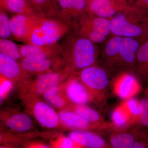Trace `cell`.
Masks as SVG:
<instances>
[{"instance_id": "18", "label": "cell", "mask_w": 148, "mask_h": 148, "mask_svg": "<svg viewBox=\"0 0 148 148\" xmlns=\"http://www.w3.org/2000/svg\"><path fill=\"white\" fill-rule=\"evenodd\" d=\"M23 69L31 75H39L52 71L53 68L63 66L60 58L55 60L33 58H23L20 63Z\"/></svg>"}, {"instance_id": "23", "label": "cell", "mask_w": 148, "mask_h": 148, "mask_svg": "<svg viewBox=\"0 0 148 148\" xmlns=\"http://www.w3.org/2000/svg\"><path fill=\"white\" fill-rule=\"evenodd\" d=\"M133 74L148 84V38L141 44L138 49Z\"/></svg>"}, {"instance_id": "12", "label": "cell", "mask_w": 148, "mask_h": 148, "mask_svg": "<svg viewBox=\"0 0 148 148\" xmlns=\"http://www.w3.org/2000/svg\"><path fill=\"white\" fill-rule=\"evenodd\" d=\"M1 76L16 86L32 77L16 60L0 53Z\"/></svg>"}, {"instance_id": "32", "label": "cell", "mask_w": 148, "mask_h": 148, "mask_svg": "<svg viewBox=\"0 0 148 148\" xmlns=\"http://www.w3.org/2000/svg\"><path fill=\"white\" fill-rule=\"evenodd\" d=\"M123 103L129 113L132 119L137 118L140 115L139 102L136 99L132 98H128L126 99Z\"/></svg>"}, {"instance_id": "39", "label": "cell", "mask_w": 148, "mask_h": 148, "mask_svg": "<svg viewBox=\"0 0 148 148\" xmlns=\"http://www.w3.org/2000/svg\"><path fill=\"white\" fill-rule=\"evenodd\" d=\"M147 93L148 94V88L147 90Z\"/></svg>"}, {"instance_id": "21", "label": "cell", "mask_w": 148, "mask_h": 148, "mask_svg": "<svg viewBox=\"0 0 148 148\" xmlns=\"http://www.w3.org/2000/svg\"><path fill=\"white\" fill-rule=\"evenodd\" d=\"M138 138L137 129L114 130L110 138L112 148H132Z\"/></svg>"}, {"instance_id": "38", "label": "cell", "mask_w": 148, "mask_h": 148, "mask_svg": "<svg viewBox=\"0 0 148 148\" xmlns=\"http://www.w3.org/2000/svg\"><path fill=\"white\" fill-rule=\"evenodd\" d=\"M54 1H56V2L58 3V1H59V0H54Z\"/></svg>"}, {"instance_id": "1", "label": "cell", "mask_w": 148, "mask_h": 148, "mask_svg": "<svg viewBox=\"0 0 148 148\" xmlns=\"http://www.w3.org/2000/svg\"><path fill=\"white\" fill-rule=\"evenodd\" d=\"M61 45L59 58L65 68L77 75L83 69L97 65L100 51L97 44L76 33Z\"/></svg>"}, {"instance_id": "7", "label": "cell", "mask_w": 148, "mask_h": 148, "mask_svg": "<svg viewBox=\"0 0 148 148\" xmlns=\"http://www.w3.org/2000/svg\"><path fill=\"white\" fill-rule=\"evenodd\" d=\"M77 75L90 91L94 102L101 103L106 101L111 75L108 71L96 65L83 69Z\"/></svg>"}, {"instance_id": "11", "label": "cell", "mask_w": 148, "mask_h": 148, "mask_svg": "<svg viewBox=\"0 0 148 148\" xmlns=\"http://www.w3.org/2000/svg\"><path fill=\"white\" fill-rule=\"evenodd\" d=\"M57 113L61 124L66 130L101 131L108 130L110 127L92 123L71 110L57 111Z\"/></svg>"}, {"instance_id": "17", "label": "cell", "mask_w": 148, "mask_h": 148, "mask_svg": "<svg viewBox=\"0 0 148 148\" xmlns=\"http://www.w3.org/2000/svg\"><path fill=\"white\" fill-rule=\"evenodd\" d=\"M114 91L120 98L127 99L136 95L141 87L136 76L132 73L119 75L114 83Z\"/></svg>"}, {"instance_id": "28", "label": "cell", "mask_w": 148, "mask_h": 148, "mask_svg": "<svg viewBox=\"0 0 148 148\" xmlns=\"http://www.w3.org/2000/svg\"><path fill=\"white\" fill-rule=\"evenodd\" d=\"M32 1L34 6L45 16L50 18H58L59 19L58 3L54 0H32Z\"/></svg>"}, {"instance_id": "16", "label": "cell", "mask_w": 148, "mask_h": 148, "mask_svg": "<svg viewBox=\"0 0 148 148\" xmlns=\"http://www.w3.org/2000/svg\"><path fill=\"white\" fill-rule=\"evenodd\" d=\"M23 58H33L55 60L59 58L61 45L57 43L38 45L25 44L19 46Z\"/></svg>"}, {"instance_id": "6", "label": "cell", "mask_w": 148, "mask_h": 148, "mask_svg": "<svg viewBox=\"0 0 148 148\" xmlns=\"http://www.w3.org/2000/svg\"><path fill=\"white\" fill-rule=\"evenodd\" d=\"M75 33L96 44H102L111 34L110 19L91 15L85 11L74 27Z\"/></svg>"}, {"instance_id": "5", "label": "cell", "mask_w": 148, "mask_h": 148, "mask_svg": "<svg viewBox=\"0 0 148 148\" xmlns=\"http://www.w3.org/2000/svg\"><path fill=\"white\" fill-rule=\"evenodd\" d=\"M73 73L65 68L61 71L49 72L32 77L17 86L18 95L29 94L41 98L51 88L65 82Z\"/></svg>"}, {"instance_id": "20", "label": "cell", "mask_w": 148, "mask_h": 148, "mask_svg": "<svg viewBox=\"0 0 148 148\" xmlns=\"http://www.w3.org/2000/svg\"><path fill=\"white\" fill-rule=\"evenodd\" d=\"M64 83L51 88L42 97L46 103L57 111L70 110L74 105L66 95L64 90Z\"/></svg>"}, {"instance_id": "10", "label": "cell", "mask_w": 148, "mask_h": 148, "mask_svg": "<svg viewBox=\"0 0 148 148\" xmlns=\"http://www.w3.org/2000/svg\"><path fill=\"white\" fill-rule=\"evenodd\" d=\"M132 5L121 0H87L85 11L93 16L110 19Z\"/></svg>"}, {"instance_id": "29", "label": "cell", "mask_w": 148, "mask_h": 148, "mask_svg": "<svg viewBox=\"0 0 148 148\" xmlns=\"http://www.w3.org/2000/svg\"><path fill=\"white\" fill-rule=\"evenodd\" d=\"M0 53H3L17 61L23 58L20 53L19 46L7 39L1 38Z\"/></svg>"}, {"instance_id": "34", "label": "cell", "mask_w": 148, "mask_h": 148, "mask_svg": "<svg viewBox=\"0 0 148 148\" xmlns=\"http://www.w3.org/2000/svg\"><path fill=\"white\" fill-rule=\"evenodd\" d=\"M134 5L148 12V0H134Z\"/></svg>"}, {"instance_id": "33", "label": "cell", "mask_w": 148, "mask_h": 148, "mask_svg": "<svg viewBox=\"0 0 148 148\" xmlns=\"http://www.w3.org/2000/svg\"><path fill=\"white\" fill-rule=\"evenodd\" d=\"M140 114L148 112V97L144 98L139 102Z\"/></svg>"}, {"instance_id": "2", "label": "cell", "mask_w": 148, "mask_h": 148, "mask_svg": "<svg viewBox=\"0 0 148 148\" xmlns=\"http://www.w3.org/2000/svg\"><path fill=\"white\" fill-rule=\"evenodd\" d=\"M112 36L127 37L142 43L148 38V12L135 5L110 19Z\"/></svg>"}, {"instance_id": "25", "label": "cell", "mask_w": 148, "mask_h": 148, "mask_svg": "<svg viewBox=\"0 0 148 148\" xmlns=\"http://www.w3.org/2000/svg\"><path fill=\"white\" fill-rule=\"evenodd\" d=\"M34 17L15 14L10 18V23L12 36L17 40L21 41Z\"/></svg>"}, {"instance_id": "31", "label": "cell", "mask_w": 148, "mask_h": 148, "mask_svg": "<svg viewBox=\"0 0 148 148\" xmlns=\"http://www.w3.org/2000/svg\"><path fill=\"white\" fill-rule=\"evenodd\" d=\"M148 127V112L131 120L125 129H139Z\"/></svg>"}, {"instance_id": "19", "label": "cell", "mask_w": 148, "mask_h": 148, "mask_svg": "<svg viewBox=\"0 0 148 148\" xmlns=\"http://www.w3.org/2000/svg\"><path fill=\"white\" fill-rule=\"evenodd\" d=\"M69 138L82 148H112L110 143L102 137L89 130H71L69 133Z\"/></svg>"}, {"instance_id": "13", "label": "cell", "mask_w": 148, "mask_h": 148, "mask_svg": "<svg viewBox=\"0 0 148 148\" xmlns=\"http://www.w3.org/2000/svg\"><path fill=\"white\" fill-rule=\"evenodd\" d=\"M122 37L112 36L103 42L100 51L101 66L111 75H116V67Z\"/></svg>"}, {"instance_id": "37", "label": "cell", "mask_w": 148, "mask_h": 148, "mask_svg": "<svg viewBox=\"0 0 148 148\" xmlns=\"http://www.w3.org/2000/svg\"><path fill=\"white\" fill-rule=\"evenodd\" d=\"M25 1H26L27 2H28V3H29V4L33 6V7H34L35 8V7L34 6V5H33V2H32V0H25Z\"/></svg>"}, {"instance_id": "8", "label": "cell", "mask_w": 148, "mask_h": 148, "mask_svg": "<svg viewBox=\"0 0 148 148\" xmlns=\"http://www.w3.org/2000/svg\"><path fill=\"white\" fill-rule=\"evenodd\" d=\"M1 131L25 133L35 130L32 117L26 112L11 108H1Z\"/></svg>"}, {"instance_id": "15", "label": "cell", "mask_w": 148, "mask_h": 148, "mask_svg": "<svg viewBox=\"0 0 148 148\" xmlns=\"http://www.w3.org/2000/svg\"><path fill=\"white\" fill-rule=\"evenodd\" d=\"M58 3L59 19L74 28L78 19L86 10L87 0H59Z\"/></svg>"}, {"instance_id": "36", "label": "cell", "mask_w": 148, "mask_h": 148, "mask_svg": "<svg viewBox=\"0 0 148 148\" xmlns=\"http://www.w3.org/2000/svg\"><path fill=\"white\" fill-rule=\"evenodd\" d=\"M121 1H124L127 2L131 4H134V0H121Z\"/></svg>"}, {"instance_id": "30", "label": "cell", "mask_w": 148, "mask_h": 148, "mask_svg": "<svg viewBox=\"0 0 148 148\" xmlns=\"http://www.w3.org/2000/svg\"><path fill=\"white\" fill-rule=\"evenodd\" d=\"M10 19L4 11L1 10L0 13V37L2 38H10L12 34L10 27Z\"/></svg>"}, {"instance_id": "3", "label": "cell", "mask_w": 148, "mask_h": 148, "mask_svg": "<svg viewBox=\"0 0 148 148\" xmlns=\"http://www.w3.org/2000/svg\"><path fill=\"white\" fill-rule=\"evenodd\" d=\"M71 28L57 18L34 16L21 42L38 45L53 44L68 34Z\"/></svg>"}, {"instance_id": "22", "label": "cell", "mask_w": 148, "mask_h": 148, "mask_svg": "<svg viewBox=\"0 0 148 148\" xmlns=\"http://www.w3.org/2000/svg\"><path fill=\"white\" fill-rule=\"evenodd\" d=\"M1 10L29 16H45L25 0H6L3 9Z\"/></svg>"}, {"instance_id": "24", "label": "cell", "mask_w": 148, "mask_h": 148, "mask_svg": "<svg viewBox=\"0 0 148 148\" xmlns=\"http://www.w3.org/2000/svg\"><path fill=\"white\" fill-rule=\"evenodd\" d=\"M39 134L38 131L36 130L25 133H14L1 131L0 143L4 147L6 146H17L19 144H24L29 142L33 138L38 136Z\"/></svg>"}, {"instance_id": "9", "label": "cell", "mask_w": 148, "mask_h": 148, "mask_svg": "<svg viewBox=\"0 0 148 148\" xmlns=\"http://www.w3.org/2000/svg\"><path fill=\"white\" fill-rule=\"evenodd\" d=\"M142 43L132 38L122 37L116 67V75L125 72L133 73L137 53Z\"/></svg>"}, {"instance_id": "26", "label": "cell", "mask_w": 148, "mask_h": 148, "mask_svg": "<svg viewBox=\"0 0 148 148\" xmlns=\"http://www.w3.org/2000/svg\"><path fill=\"white\" fill-rule=\"evenodd\" d=\"M71 110L74 111L88 121L95 124L112 126L111 123H106L103 117L97 111L86 105H73Z\"/></svg>"}, {"instance_id": "4", "label": "cell", "mask_w": 148, "mask_h": 148, "mask_svg": "<svg viewBox=\"0 0 148 148\" xmlns=\"http://www.w3.org/2000/svg\"><path fill=\"white\" fill-rule=\"evenodd\" d=\"M19 97L25 112L41 127L51 132L66 130L61 124L57 112L42 98L29 94H21Z\"/></svg>"}, {"instance_id": "27", "label": "cell", "mask_w": 148, "mask_h": 148, "mask_svg": "<svg viewBox=\"0 0 148 148\" xmlns=\"http://www.w3.org/2000/svg\"><path fill=\"white\" fill-rule=\"evenodd\" d=\"M132 118L123 103L114 109L112 116V125L111 130L125 129Z\"/></svg>"}, {"instance_id": "35", "label": "cell", "mask_w": 148, "mask_h": 148, "mask_svg": "<svg viewBox=\"0 0 148 148\" xmlns=\"http://www.w3.org/2000/svg\"><path fill=\"white\" fill-rule=\"evenodd\" d=\"M6 0H0V3H1V10H2L4 5L5 3Z\"/></svg>"}, {"instance_id": "14", "label": "cell", "mask_w": 148, "mask_h": 148, "mask_svg": "<svg viewBox=\"0 0 148 148\" xmlns=\"http://www.w3.org/2000/svg\"><path fill=\"white\" fill-rule=\"evenodd\" d=\"M67 97L75 105H87L94 102L91 93L77 75H72L64 83Z\"/></svg>"}]
</instances>
